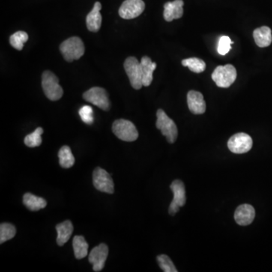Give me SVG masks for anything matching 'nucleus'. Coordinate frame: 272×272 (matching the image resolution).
<instances>
[{"mask_svg": "<svg viewBox=\"0 0 272 272\" xmlns=\"http://www.w3.org/2000/svg\"><path fill=\"white\" fill-rule=\"evenodd\" d=\"M253 38L258 47H267L271 44V30L266 26L257 28L253 31Z\"/></svg>", "mask_w": 272, "mask_h": 272, "instance_id": "obj_18", "label": "nucleus"}, {"mask_svg": "<svg viewBox=\"0 0 272 272\" xmlns=\"http://www.w3.org/2000/svg\"><path fill=\"white\" fill-rule=\"evenodd\" d=\"M16 228L13 224L2 223L0 225V243H5L16 236Z\"/></svg>", "mask_w": 272, "mask_h": 272, "instance_id": "obj_24", "label": "nucleus"}, {"mask_svg": "<svg viewBox=\"0 0 272 272\" xmlns=\"http://www.w3.org/2000/svg\"><path fill=\"white\" fill-rule=\"evenodd\" d=\"M157 120L156 126L161 131L169 143H175L178 137V129L175 122L169 118L164 111L159 109L157 112Z\"/></svg>", "mask_w": 272, "mask_h": 272, "instance_id": "obj_4", "label": "nucleus"}, {"mask_svg": "<svg viewBox=\"0 0 272 272\" xmlns=\"http://www.w3.org/2000/svg\"><path fill=\"white\" fill-rule=\"evenodd\" d=\"M93 185L99 192L114 194V185L112 178L107 171L98 167L93 172Z\"/></svg>", "mask_w": 272, "mask_h": 272, "instance_id": "obj_9", "label": "nucleus"}, {"mask_svg": "<svg viewBox=\"0 0 272 272\" xmlns=\"http://www.w3.org/2000/svg\"><path fill=\"white\" fill-rule=\"evenodd\" d=\"M108 255V247L105 243H101L92 249L88 255V261L93 264L94 271H101L105 267Z\"/></svg>", "mask_w": 272, "mask_h": 272, "instance_id": "obj_12", "label": "nucleus"}, {"mask_svg": "<svg viewBox=\"0 0 272 272\" xmlns=\"http://www.w3.org/2000/svg\"><path fill=\"white\" fill-rule=\"evenodd\" d=\"M43 133V128L39 127L32 133L27 135L25 139V144L29 148H36L41 145L42 134Z\"/></svg>", "mask_w": 272, "mask_h": 272, "instance_id": "obj_26", "label": "nucleus"}, {"mask_svg": "<svg viewBox=\"0 0 272 272\" xmlns=\"http://www.w3.org/2000/svg\"><path fill=\"white\" fill-rule=\"evenodd\" d=\"M255 212L249 204L239 206L234 213V219L239 225L246 226L250 225L255 219Z\"/></svg>", "mask_w": 272, "mask_h": 272, "instance_id": "obj_13", "label": "nucleus"}, {"mask_svg": "<svg viewBox=\"0 0 272 272\" xmlns=\"http://www.w3.org/2000/svg\"><path fill=\"white\" fill-rule=\"evenodd\" d=\"M60 51L67 62L78 60L85 53L83 42L77 37H70L63 42L60 46Z\"/></svg>", "mask_w": 272, "mask_h": 272, "instance_id": "obj_1", "label": "nucleus"}, {"mask_svg": "<svg viewBox=\"0 0 272 272\" xmlns=\"http://www.w3.org/2000/svg\"><path fill=\"white\" fill-rule=\"evenodd\" d=\"M140 63L142 66L143 86H149L152 82L153 73L157 67V64L153 62L148 56L142 57Z\"/></svg>", "mask_w": 272, "mask_h": 272, "instance_id": "obj_17", "label": "nucleus"}, {"mask_svg": "<svg viewBox=\"0 0 272 272\" xmlns=\"http://www.w3.org/2000/svg\"><path fill=\"white\" fill-rule=\"evenodd\" d=\"M252 147V139L248 134L240 132L230 138L228 148L234 154H242L250 151Z\"/></svg>", "mask_w": 272, "mask_h": 272, "instance_id": "obj_8", "label": "nucleus"}, {"mask_svg": "<svg viewBox=\"0 0 272 272\" xmlns=\"http://www.w3.org/2000/svg\"><path fill=\"white\" fill-rule=\"evenodd\" d=\"M73 247L75 257L77 259H82L88 255V244L83 236H75L73 240Z\"/></svg>", "mask_w": 272, "mask_h": 272, "instance_id": "obj_21", "label": "nucleus"}, {"mask_svg": "<svg viewBox=\"0 0 272 272\" xmlns=\"http://www.w3.org/2000/svg\"><path fill=\"white\" fill-rule=\"evenodd\" d=\"M58 158H59L60 166L64 169H68L72 167L75 163V158L72 154L70 147L63 146L58 152Z\"/></svg>", "mask_w": 272, "mask_h": 272, "instance_id": "obj_22", "label": "nucleus"}, {"mask_svg": "<svg viewBox=\"0 0 272 272\" xmlns=\"http://www.w3.org/2000/svg\"><path fill=\"white\" fill-rule=\"evenodd\" d=\"M157 262L160 268L164 272H177L175 266L174 265L172 260L169 258V257L166 255H160L157 258Z\"/></svg>", "mask_w": 272, "mask_h": 272, "instance_id": "obj_27", "label": "nucleus"}, {"mask_svg": "<svg viewBox=\"0 0 272 272\" xmlns=\"http://www.w3.org/2000/svg\"><path fill=\"white\" fill-rule=\"evenodd\" d=\"M182 64L185 67H188L191 71L200 73L206 70V63L203 60L198 58H190L183 60Z\"/></svg>", "mask_w": 272, "mask_h": 272, "instance_id": "obj_23", "label": "nucleus"}, {"mask_svg": "<svg viewBox=\"0 0 272 272\" xmlns=\"http://www.w3.org/2000/svg\"><path fill=\"white\" fill-rule=\"evenodd\" d=\"M102 4L99 2L95 4L93 10L87 15L86 27L91 32H98L102 26V17L100 11Z\"/></svg>", "mask_w": 272, "mask_h": 272, "instance_id": "obj_16", "label": "nucleus"}, {"mask_svg": "<svg viewBox=\"0 0 272 272\" xmlns=\"http://www.w3.org/2000/svg\"><path fill=\"white\" fill-rule=\"evenodd\" d=\"M56 231L58 233L57 237V243L58 246H61L68 241L71 237L73 231V224L70 221L67 220L56 225Z\"/></svg>", "mask_w": 272, "mask_h": 272, "instance_id": "obj_19", "label": "nucleus"}, {"mask_svg": "<svg viewBox=\"0 0 272 272\" xmlns=\"http://www.w3.org/2000/svg\"><path fill=\"white\" fill-rule=\"evenodd\" d=\"M112 131L120 140L134 142L139 138V132L135 125L129 120L120 119L113 123Z\"/></svg>", "mask_w": 272, "mask_h": 272, "instance_id": "obj_3", "label": "nucleus"}, {"mask_svg": "<svg viewBox=\"0 0 272 272\" xmlns=\"http://www.w3.org/2000/svg\"><path fill=\"white\" fill-rule=\"evenodd\" d=\"M171 190L173 192V201L171 203L169 208V213L171 216H175L179 211V208L186 204V189L185 185L180 180H175L170 186Z\"/></svg>", "mask_w": 272, "mask_h": 272, "instance_id": "obj_11", "label": "nucleus"}, {"mask_svg": "<svg viewBox=\"0 0 272 272\" xmlns=\"http://www.w3.org/2000/svg\"><path fill=\"white\" fill-rule=\"evenodd\" d=\"M188 105L191 112L194 114H203L206 111V102L204 96L200 92H189L187 96Z\"/></svg>", "mask_w": 272, "mask_h": 272, "instance_id": "obj_14", "label": "nucleus"}, {"mask_svg": "<svg viewBox=\"0 0 272 272\" xmlns=\"http://www.w3.org/2000/svg\"><path fill=\"white\" fill-rule=\"evenodd\" d=\"M23 203L25 207L31 211H38L47 206V201L46 200L31 193H27L24 195Z\"/></svg>", "mask_w": 272, "mask_h": 272, "instance_id": "obj_20", "label": "nucleus"}, {"mask_svg": "<svg viewBox=\"0 0 272 272\" xmlns=\"http://www.w3.org/2000/svg\"><path fill=\"white\" fill-rule=\"evenodd\" d=\"M237 78V70L231 64L218 66L212 73V79L217 86L228 88L231 86Z\"/></svg>", "mask_w": 272, "mask_h": 272, "instance_id": "obj_5", "label": "nucleus"}, {"mask_svg": "<svg viewBox=\"0 0 272 272\" xmlns=\"http://www.w3.org/2000/svg\"><path fill=\"white\" fill-rule=\"evenodd\" d=\"M82 97L86 102L96 105L103 111H109L111 102L108 93L105 88L93 87L85 92Z\"/></svg>", "mask_w": 272, "mask_h": 272, "instance_id": "obj_7", "label": "nucleus"}, {"mask_svg": "<svg viewBox=\"0 0 272 272\" xmlns=\"http://www.w3.org/2000/svg\"><path fill=\"white\" fill-rule=\"evenodd\" d=\"M79 116L81 120L85 123V124L91 125L94 122V116H93V109L91 106L85 105L79 109Z\"/></svg>", "mask_w": 272, "mask_h": 272, "instance_id": "obj_28", "label": "nucleus"}, {"mask_svg": "<svg viewBox=\"0 0 272 272\" xmlns=\"http://www.w3.org/2000/svg\"><path fill=\"white\" fill-rule=\"evenodd\" d=\"M123 66L132 86L135 89H140L143 86L141 63L135 57H129L126 58Z\"/></svg>", "mask_w": 272, "mask_h": 272, "instance_id": "obj_6", "label": "nucleus"}, {"mask_svg": "<svg viewBox=\"0 0 272 272\" xmlns=\"http://www.w3.org/2000/svg\"><path fill=\"white\" fill-rule=\"evenodd\" d=\"M59 79L49 70L43 72L42 76V87L44 94L51 101H58L64 94L62 88L59 85Z\"/></svg>", "mask_w": 272, "mask_h": 272, "instance_id": "obj_2", "label": "nucleus"}, {"mask_svg": "<svg viewBox=\"0 0 272 272\" xmlns=\"http://www.w3.org/2000/svg\"><path fill=\"white\" fill-rule=\"evenodd\" d=\"M145 9L142 0H126L119 10V15L123 19H133L142 14Z\"/></svg>", "mask_w": 272, "mask_h": 272, "instance_id": "obj_10", "label": "nucleus"}, {"mask_svg": "<svg viewBox=\"0 0 272 272\" xmlns=\"http://www.w3.org/2000/svg\"><path fill=\"white\" fill-rule=\"evenodd\" d=\"M28 34L25 31H18L10 37V42L11 46L17 50L23 49L24 45L28 40Z\"/></svg>", "mask_w": 272, "mask_h": 272, "instance_id": "obj_25", "label": "nucleus"}, {"mask_svg": "<svg viewBox=\"0 0 272 272\" xmlns=\"http://www.w3.org/2000/svg\"><path fill=\"white\" fill-rule=\"evenodd\" d=\"M233 42L231 39L226 36H223L221 37L219 42V46H218V52L220 55H225L230 52L231 49V44H233Z\"/></svg>", "mask_w": 272, "mask_h": 272, "instance_id": "obj_29", "label": "nucleus"}, {"mask_svg": "<svg viewBox=\"0 0 272 272\" xmlns=\"http://www.w3.org/2000/svg\"><path fill=\"white\" fill-rule=\"evenodd\" d=\"M183 0H175L173 2H167L164 4L163 17L166 22H170L174 19H178L183 17L184 10Z\"/></svg>", "mask_w": 272, "mask_h": 272, "instance_id": "obj_15", "label": "nucleus"}]
</instances>
